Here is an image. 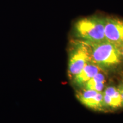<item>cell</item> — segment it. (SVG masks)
<instances>
[{
  "mask_svg": "<svg viewBox=\"0 0 123 123\" xmlns=\"http://www.w3.org/2000/svg\"><path fill=\"white\" fill-rule=\"evenodd\" d=\"M88 43L90 47L91 62L104 71L116 67L121 62L123 58L120 49L113 44L107 41Z\"/></svg>",
  "mask_w": 123,
  "mask_h": 123,
  "instance_id": "cell-1",
  "label": "cell"
},
{
  "mask_svg": "<svg viewBox=\"0 0 123 123\" xmlns=\"http://www.w3.org/2000/svg\"><path fill=\"white\" fill-rule=\"evenodd\" d=\"M75 33L81 41L90 43L105 41L104 18L91 16L81 18L75 23Z\"/></svg>",
  "mask_w": 123,
  "mask_h": 123,
  "instance_id": "cell-2",
  "label": "cell"
},
{
  "mask_svg": "<svg viewBox=\"0 0 123 123\" xmlns=\"http://www.w3.org/2000/svg\"><path fill=\"white\" fill-rule=\"evenodd\" d=\"M91 62L90 47L88 42L74 41L69 51L68 75L70 79L79 74L87 63Z\"/></svg>",
  "mask_w": 123,
  "mask_h": 123,
  "instance_id": "cell-3",
  "label": "cell"
},
{
  "mask_svg": "<svg viewBox=\"0 0 123 123\" xmlns=\"http://www.w3.org/2000/svg\"><path fill=\"white\" fill-rule=\"evenodd\" d=\"M104 35L108 42L120 49L123 47V19L104 18Z\"/></svg>",
  "mask_w": 123,
  "mask_h": 123,
  "instance_id": "cell-4",
  "label": "cell"
},
{
  "mask_svg": "<svg viewBox=\"0 0 123 123\" xmlns=\"http://www.w3.org/2000/svg\"><path fill=\"white\" fill-rule=\"evenodd\" d=\"M76 96L80 102L92 110L103 111L106 108L103 101V92L82 88L76 92Z\"/></svg>",
  "mask_w": 123,
  "mask_h": 123,
  "instance_id": "cell-5",
  "label": "cell"
},
{
  "mask_svg": "<svg viewBox=\"0 0 123 123\" xmlns=\"http://www.w3.org/2000/svg\"><path fill=\"white\" fill-rule=\"evenodd\" d=\"M104 71L99 66L90 62L87 63L79 74L73 78V83L78 87H83L87 81L99 72Z\"/></svg>",
  "mask_w": 123,
  "mask_h": 123,
  "instance_id": "cell-6",
  "label": "cell"
},
{
  "mask_svg": "<svg viewBox=\"0 0 123 123\" xmlns=\"http://www.w3.org/2000/svg\"><path fill=\"white\" fill-rule=\"evenodd\" d=\"M103 93V101L105 107L116 109L123 106V100L118 88L110 86L106 88Z\"/></svg>",
  "mask_w": 123,
  "mask_h": 123,
  "instance_id": "cell-7",
  "label": "cell"
},
{
  "mask_svg": "<svg viewBox=\"0 0 123 123\" xmlns=\"http://www.w3.org/2000/svg\"><path fill=\"white\" fill-rule=\"evenodd\" d=\"M103 71L96 74L83 86L84 88L93 90L99 92L103 91L105 83V75L103 73Z\"/></svg>",
  "mask_w": 123,
  "mask_h": 123,
  "instance_id": "cell-8",
  "label": "cell"
},
{
  "mask_svg": "<svg viewBox=\"0 0 123 123\" xmlns=\"http://www.w3.org/2000/svg\"><path fill=\"white\" fill-rule=\"evenodd\" d=\"M118 88H119V91L121 93V98H122V100H123V85H121L120 86H119V87Z\"/></svg>",
  "mask_w": 123,
  "mask_h": 123,
  "instance_id": "cell-9",
  "label": "cell"
},
{
  "mask_svg": "<svg viewBox=\"0 0 123 123\" xmlns=\"http://www.w3.org/2000/svg\"><path fill=\"white\" fill-rule=\"evenodd\" d=\"M120 50H121V56H122V58H123V47H122V48L120 49Z\"/></svg>",
  "mask_w": 123,
  "mask_h": 123,
  "instance_id": "cell-10",
  "label": "cell"
}]
</instances>
